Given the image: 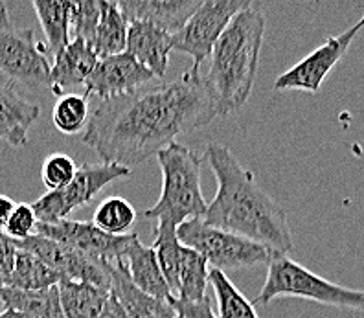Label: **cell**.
<instances>
[{
  "mask_svg": "<svg viewBox=\"0 0 364 318\" xmlns=\"http://www.w3.org/2000/svg\"><path fill=\"white\" fill-rule=\"evenodd\" d=\"M218 107L205 75L190 70L178 80L140 87L94 109L81 137L105 164L133 168L175 144L181 134L206 127Z\"/></svg>",
  "mask_w": 364,
  "mask_h": 318,
  "instance_id": "obj_1",
  "label": "cell"
},
{
  "mask_svg": "<svg viewBox=\"0 0 364 318\" xmlns=\"http://www.w3.org/2000/svg\"><path fill=\"white\" fill-rule=\"evenodd\" d=\"M205 160L218 179V194L203 219L210 226L265 245L280 256L293 250V232L285 212L259 188L252 171L235 159L230 147L212 142Z\"/></svg>",
  "mask_w": 364,
  "mask_h": 318,
  "instance_id": "obj_2",
  "label": "cell"
},
{
  "mask_svg": "<svg viewBox=\"0 0 364 318\" xmlns=\"http://www.w3.org/2000/svg\"><path fill=\"white\" fill-rule=\"evenodd\" d=\"M263 37L265 15L250 6L235 15L213 46L205 80L219 116L240 111L252 94Z\"/></svg>",
  "mask_w": 364,
  "mask_h": 318,
  "instance_id": "obj_3",
  "label": "cell"
},
{
  "mask_svg": "<svg viewBox=\"0 0 364 318\" xmlns=\"http://www.w3.org/2000/svg\"><path fill=\"white\" fill-rule=\"evenodd\" d=\"M162 171V194L155 206L144 212L153 228L177 230L190 219H203L208 203L200 190V168L205 159L178 142L156 155Z\"/></svg>",
  "mask_w": 364,
  "mask_h": 318,
  "instance_id": "obj_4",
  "label": "cell"
},
{
  "mask_svg": "<svg viewBox=\"0 0 364 318\" xmlns=\"http://www.w3.org/2000/svg\"><path fill=\"white\" fill-rule=\"evenodd\" d=\"M267 280L254 305H267L276 298H302L338 309L364 311V291L342 287L287 256H276L269 263Z\"/></svg>",
  "mask_w": 364,
  "mask_h": 318,
  "instance_id": "obj_5",
  "label": "cell"
},
{
  "mask_svg": "<svg viewBox=\"0 0 364 318\" xmlns=\"http://www.w3.org/2000/svg\"><path fill=\"white\" fill-rule=\"evenodd\" d=\"M177 238L184 247L205 258L212 269L223 272L269 265L276 256H280L265 245L210 226L205 219H190L182 223L177 228Z\"/></svg>",
  "mask_w": 364,
  "mask_h": 318,
  "instance_id": "obj_6",
  "label": "cell"
},
{
  "mask_svg": "<svg viewBox=\"0 0 364 318\" xmlns=\"http://www.w3.org/2000/svg\"><path fill=\"white\" fill-rule=\"evenodd\" d=\"M50 53L31 28H15L8 8L0 11V72L30 89L50 85Z\"/></svg>",
  "mask_w": 364,
  "mask_h": 318,
  "instance_id": "obj_7",
  "label": "cell"
},
{
  "mask_svg": "<svg viewBox=\"0 0 364 318\" xmlns=\"http://www.w3.org/2000/svg\"><path fill=\"white\" fill-rule=\"evenodd\" d=\"M131 169L118 164H83L76 177L58 191H46L31 204L39 223L65 221L74 210L85 206L111 182L129 177Z\"/></svg>",
  "mask_w": 364,
  "mask_h": 318,
  "instance_id": "obj_8",
  "label": "cell"
},
{
  "mask_svg": "<svg viewBox=\"0 0 364 318\" xmlns=\"http://www.w3.org/2000/svg\"><path fill=\"white\" fill-rule=\"evenodd\" d=\"M250 6V0H203L186 26L171 36L173 50L190 55L193 59L191 68L199 70L235 15Z\"/></svg>",
  "mask_w": 364,
  "mask_h": 318,
  "instance_id": "obj_9",
  "label": "cell"
},
{
  "mask_svg": "<svg viewBox=\"0 0 364 318\" xmlns=\"http://www.w3.org/2000/svg\"><path fill=\"white\" fill-rule=\"evenodd\" d=\"M17 248L31 252L43 263L61 276V280L83 282L111 291V263L112 261L87 256L83 252L61 245L45 235L33 234L24 241H15Z\"/></svg>",
  "mask_w": 364,
  "mask_h": 318,
  "instance_id": "obj_10",
  "label": "cell"
},
{
  "mask_svg": "<svg viewBox=\"0 0 364 318\" xmlns=\"http://www.w3.org/2000/svg\"><path fill=\"white\" fill-rule=\"evenodd\" d=\"M363 23H355L351 28L344 30L341 36H335L326 43L307 53L306 58L278 75L274 81L276 90H302V92H318L329 72L337 67V63L346 55L348 48L353 43L360 30Z\"/></svg>",
  "mask_w": 364,
  "mask_h": 318,
  "instance_id": "obj_11",
  "label": "cell"
},
{
  "mask_svg": "<svg viewBox=\"0 0 364 318\" xmlns=\"http://www.w3.org/2000/svg\"><path fill=\"white\" fill-rule=\"evenodd\" d=\"M37 234L53 239L61 245L83 252L87 256L105 261H118L124 258L131 241L136 234L111 235L100 230L94 223L65 219L59 223H37Z\"/></svg>",
  "mask_w": 364,
  "mask_h": 318,
  "instance_id": "obj_12",
  "label": "cell"
},
{
  "mask_svg": "<svg viewBox=\"0 0 364 318\" xmlns=\"http://www.w3.org/2000/svg\"><path fill=\"white\" fill-rule=\"evenodd\" d=\"M156 78L153 72L142 67L129 53H118L100 59L92 74L85 83V96H98L102 102L120 97L138 90L144 85L153 83Z\"/></svg>",
  "mask_w": 364,
  "mask_h": 318,
  "instance_id": "obj_13",
  "label": "cell"
},
{
  "mask_svg": "<svg viewBox=\"0 0 364 318\" xmlns=\"http://www.w3.org/2000/svg\"><path fill=\"white\" fill-rule=\"evenodd\" d=\"M200 2L203 0H124L118 4L129 24L138 21L149 23L175 36L186 26Z\"/></svg>",
  "mask_w": 364,
  "mask_h": 318,
  "instance_id": "obj_14",
  "label": "cell"
},
{
  "mask_svg": "<svg viewBox=\"0 0 364 318\" xmlns=\"http://www.w3.org/2000/svg\"><path fill=\"white\" fill-rule=\"evenodd\" d=\"M50 67V90L55 96H65L67 90L77 85H85L94 67L98 65L100 58L94 48L81 39H72L67 48L53 55Z\"/></svg>",
  "mask_w": 364,
  "mask_h": 318,
  "instance_id": "obj_15",
  "label": "cell"
},
{
  "mask_svg": "<svg viewBox=\"0 0 364 318\" xmlns=\"http://www.w3.org/2000/svg\"><path fill=\"white\" fill-rule=\"evenodd\" d=\"M111 295L120 302L129 318H175L177 309L171 300H160L138 289L120 260L111 263Z\"/></svg>",
  "mask_w": 364,
  "mask_h": 318,
  "instance_id": "obj_16",
  "label": "cell"
},
{
  "mask_svg": "<svg viewBox=\"0 0 364 318\" xmlns=\"http://www.w3.org/2000/svg\"><path fill=\"white\" fill-rule=\"evenodd\" d=\"M173 50L171 36L149 23H131L127 31L125 53L136 59L142 67L162 80L168 72L169 52Z\"/></svg>",
  "mask_w": 364,
  "mask_h": 318,
  "instance_id": "obj_17",
  "label": "cell"
},
{
  "mask_svg": "<svg viewBox=\"0 0 364 318\" xmlns=\"http://www.w3.org/2000/svg\"><path fill=\"white\" fill-rule=\"evenodd\" d=\"M122 263L127 269L129 278L138 289H142L147 295L160 298V300H171L175 298L171 295L168 282L164 278V272L159 265V258L153 247H146V245L138 239V234L134 235L131 241L129 248L125 250Z\"/></svg>",
  "mask_w": 364,
  "mask_h": 318,
  "instance_id": "obj_18",
  "label": "cell"
},
{
  "mask_svg": "<svg viewBox=\"0 0 364 318\" xmlns=\"http://www.w3.org/2000/svg\"><path fill=\"white\" fill-rule=\"evenodd\" d=\"M41 116V107L18 96L11 85H0V138L14 147L28 144V131Z\"/></svg>",
  "mask_w": 364,
  "mask_h": 318,
  "instance_id": "obj_19",
  "label": "cell"
},
{
  "mask_svg": "<svg viewBox=\"0 0 364 318\" xmlns=\"http://www.w3.org/2000/svg\"><path fill=\"white\" fill-rule=\"evenodd\" d=\"M76 6L77 2L72 0H33V9L45 31L46 48L52 58L72 43Z\"/></svg>",
  "mask_w": 364,
  "mask_h": 318,
  "instance_id": "obj_20",
  "label": "cell"
},
{
  "mask_svg": "<svg viewBox=\"0 0 364 318\" xmlns=\"http://www.w3.org/2000/svg\"><path fill=\"white\" fill-rule=\"evenodd\" d=\"M58 291L65 318H98L111 296V291L72 280H61Z\"/></svg>",
  "mask_w": 364,
  "mask_h": 318,
  "instance_id": "obj_21",
  "label": "cell"
},
{
  "mask_svg": "<svg viewBox=\"0 0 364 318\" xmlns=\"http://www.w3.org/2000/svg\"><path fill=\"white\" fill-rule=\"evenodd\" d=\"M0 300L4 309H14L28 318H65L58 285L45 291H21L0 285Z\"/></svg>",
  "mask_w": 364,
  "mask_h": 318,
  "instance_id": "obj_22",
  "label": "cell"
},
{
  "mask_svg": "<svg viewBox=\"0 0 364 318\" xmlns=\"http://www.w3.org/2000/svg\"><path fill=\"white\" fill-rule=\"evenodd\" d=\"M59 282H61V276L55 270L50 269L31 252L18 248L14 270L6 278L0 280V285L21 289V291H45V289L55 287Z\"/></svg>",
  "mask_w": 364,
  "mask_h": 318,
  "instance_id": "obj_23",
  "label": "cell"
},
{
  "mask_svg": "<svg viewBox=\"0 0 364 318\" xmlns=\"http://www.w3.org/2000/svg\"><path fill=\"white\" fill-rule=\"evenodd\" d=\"M127 31H129V23L122 14L120 4L102 0V18H100L98 30L92 41L96 55L100 59H105L124 53L127 46Z\"/></svg>",
  "mask_w": 364,
  "mask_h": 318,
  "instance_id": "obj_24",
  "label": "cell"
},
{
  "mask_svg": "<svg viewBox=\"0 0 364 318\" xmlns=\"http://www.w3.org/2000/svg\"><path fill=\"white\" fill-rule=\"evenodd\" d=\"M182 245V243H181ZM210 283V265L205 258L196 250L182 245L181 272H178V302H200L206 298V289Z\"/></svg>",
  "mask_w": 364,
  "mask_h": 318,
  "instance_id": "obj_25",
  "label": "cell"
},
{
  "mask_svg": "<svg viewBox=\"0 0 364 318\" xmlns=\"http://www.w3.org/2000/svg\"><path fill=\"white\" fill-rule=\"evenodd\" d=\"M210 283L218 300L219 318H259L256 305L228 280L227 272L210 269Z\"/></svg>",
  "mask_w": 364,
  "mask_h": 318,
  "instance_id": "obj_26",
  "label": "cell"
},
{
  "mask_svg": "<svg viewBox=\"0 0 364 318\" xmlns=\"http://www.w3.org/2000/svg\"><path fill=\"white\" fill-rule=\"evenodd\" d=\"M136 221V210L124 197H107L98 204L92 223L105 234L125 235Z\"/></svg>",
  "mask_w": 364,
  "mask_h": 318,
  "instance_id": "obj_27",
  "label": "cell"
},
{
  "mask_svg": "<svg viewBox=\"0 0 364 318\" xmlns=\"http://www.w3.org/2000/svg\"><path fill=\"white\" fill-rule=\"evenodd\" d=\"M155 232V243L153 248L159 258V265L164 272L171 295L177 296L178 291V272H181L182 245L177 238V230L173 228H153Z\"/></svg>",
  "mask_w": 364,
  "mask_h": 318,
  "instance_id": "obj_28",
  "label": "cell"
},
{
  "mask_svg": "<svg viewBox=\"0 0 364 318\" xmlns=\"http://www.w3.org/2000/svg\"><path fill=\"white\" fill-rule=\"evenodd\" d=\"M52 120L61 133H80L83 125L89 122V97L85 94H65L53 107Z\"/></svg>",
  "mask_w": 364,
  "mask_h": 318,
  "instance_id": "obj_29",
  "label": "cell"
},
{
  "mask_svg": "<svg viewBox=\"0 0 364 318\" xmlns=\"http://www.w3.org/2000/svg\"><path fill=\"white\" fill-rule=\"evenodd\" d=\"M76 173L77 164L65 153H53V155L46 157L43 168H41V177H43L48 191H58L65 188L72 179L76 177Z\"/></svg>",
  "mask_w": 364,
  "mask_h": 318,
  "instance_id": "obj_30",
  "label": "cell"
},
{
  "mask_svg": "<svg viewBox=\"0 0 364 318\" xmlns=\"http://www.w3.org/2000/svg\"><path fill=\"white\" fill-rule=\"evenodd\" d=\"M102 18V0H81L76 6L72 39H81L92 46L94 36Z\"/></svg>",
  "mask_w": 364,
  "mask_h": 318,
  "instance_id": "obj_31",
  "label": "cell"
},
{
  "mask_svg": "<svg viewBox=\"0 0 364 318\" xmlns=\"http://www.w3.org/2000/svg\"><path fill=\"white\" fill-rule=\"evenodd\" d=\"M37 223L39 221H37L31 204H15L14 212H11L4 226V234L14 239V241H24V239L37 234Z\"/></svg>",
  "mask_w": 364,
  "mask_h": 318,
  "instance_id": "obj_32",
  "label": "cell"
},
{
  "mask_svg": "<svg viewBox=\"0 0 364 318\" xmlns=\"http://www.w3.org/2000/svg\"><path fill=\"white\" fill-rule=\"evenodd\" d=\"M173 305L177 313H181L184 318H219L218 314L212 311V304H210V298L206 296L205 300L200 302H178L177 298H173Z\"/></svg>",
  "mask_w": 364,
  "mask_h": 318,
  "instance_id": "obj_33",
  "label": "cell"
},
{
  "mask_svg": "<svg viewBox=\"0 0 364 318\" xmlns=\"http://www.w3.org/2000/svg\"><path fill=\"white\" fill-rule=\"evenodd\" d=\"M17 245L11 238L0 232V280L6 278L15 265V258H17Z\"/></svg>",
  "mask_w": 364,
  "mask_h": 318,
  "instance_id": "obj_34",
  "label": "cell"
},
{
  "mask_svg": "<svg viewBox=\"0 0 364 318\" xmlns=\"http://www.w3.org/2000/svg\"><path fill=\"white\" fill-rule=\"evenodd\" d=\"M98 318H129V317H127V313H125L124 307L120 305V302L116 300L114 296L111 295Z\"/></svg>",
  "mask_w": 364,
  "mask_h": 318,
  "instance_id": "obj_35",
  "label": "cell"
},
{
  "mask_svg": "<svg viewBox=\"0 0 364 318\" xmlns=\"http://www.w3.org/2000/svg\"><path fill=\"white\" fill-rule=\"evenodd\" d=\"M15 203L6 195H0V232H4V226L8 223L9 216L14 212Z\"/></svg>",
  "mask_w": 364,
  "mask_h": 318,
  "instance_id": "obj_36",
  "label": "cell"
},
{
  "mask_svg": "<svg viewBox=\"0 0 364 318\" xmlns=\"http://www.w3.org/2000/svg\"><path fill=\"white\" fill-rule=\"evenodd\" d=\"M0 318H28V317L23 313H18V311L4 309V311H0Z\"/></svg>",
  "mask_w": 364,
  "mask_h": 318,
  "instance_id": "obj_37",
  "label": "cell"
},
{
  "mask_svg": "<svg viewBox=\"0 0 364 318\" xmlns=\"http://www.w3.org/2000/svg\"><path fill=\"white\" fill-rule=\"evenodd\" d=\"M4 8H6L4 2H0V11H2V9H4Z\"/></svg>",
  "mask_w": 364,
  "mask_h": 318,
  "instance_id": "obj_38",
  "label": "cell"
},
{
  "mask_svg": "<svg viewBox=\"0 0 364 318\" xmlns=\"http://www.w3.org/2000/svg\"><path fill=\"white\" fill-rule=\"evenodd\" d=\"M0 311H4V305H2V300H0Z\"/></svg>",
  "mask_w": 364,
  "mask_h": 318,
  "instance_id": "obj_39",
  "label": "cell"
},
{
  "mask_svg": "<svg viewBox=\"0 0 364 318\" xmlns=\"http://www.w3.org/2000/svg\"><path fill=\"white\" fill-rule=\"evenodd\" d=\"M175 318H184V317H182V314H181V313H177V317H175Z\"/></svg>",
  "mask_w": 364,
  "mask_h": 318,
  "instance_id": "obj_40",
  "label": "cell"
},
{
  "mask_svg": "<svg viewBox=\"0 0 364 318\" xmlns=\"http://www.w3.org/2000/svg\"><path fill=\"white\" fill-rule=\"evenodd\" d=\"M360 23H363V26H364V15H363V18H360Z\"/></svg>",
  "mask_w": 364,
  "mask_h": 318,
  "instance_id": "obj_41",
  "label": "cell"
}]
</instances>
